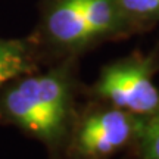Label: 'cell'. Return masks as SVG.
<instances>
[{
	"label": "cell",
	"mask_w": 159,
	"mask_h": 159,
	"mask_svg": "<svg viewBox=\"0 0 159 159\" xmlns=\"http://www.w3.org/2000/svg\"><path fill=\"white\" fill-rule=\"evenodd\" d=\"M97 91L124 112L150 115L159 106V90L146 59L131 57L109 65L100 75Z\"/></svg>",
	"instance_id": "1"
},
{
	"label": "cell",
	"mask_w": 159,
	"mask_h": 159,
	"mask_svg": "<svg viewBox=\"0 0 159 159\" xmlns=\"http://www.w3.org/2000/svg\"><path fill=\"white\" fill-rule=\"evenodd\" d=\"M133 125L130 116L121 109H111L89 116L78 134L81 152L90 156H105L128 142Z\"/></svg>",
	"instance_id": "2"
},
{
	"label": "cell",
	"mask_w": 159,
	"mask_h": 159,
	"mask_svg": "<svg viewBox=\"0 0 159 159\" xmlns=\"http://www.w3.org/2000/svg\"><path fill=\"white\" fill-rule=\"evenodd\" d=\"M6 111L24 128L43 137L53 140L62 131V125L53 118L37 96L34 78L24 80L21 84L6 94Z\"/></svg>",
	"instance_id": "3"
},
{
	"label": "cell",
	"mask_w": 159,
	"mask_h": 159,
	"mask_svg": "<svg viewBox=\"0 0 159 159\" xmlns=\"http://www.w3.org/2000/svg\"><path fill=\"white\" fill-rule=\"evenodd\" d=\"M47 30L56 41L69 46L93 37L78 0H59L49 13Z\"/></svg>",
	"instance_id": "4"
},
{
	"label": "cell",
	"mask_w": 159,
	"mask_h": 159,
	"mask_svg": "<svg viewBox=\"0 0 159 159\" xmlns=\"http://www.w3.org/2000/svg\"><path fill=\"white\" fill-rule=\"evenodd\" d=\"M37 96L49 114L63 127L68 112V87L59 74H47L34 78Z\"/></svg>",
	"instance_id": "5"
},
{
	"label": "cell",
	"mask_w": 159,
	"mask_h": 159,
	"mask_svg": "<svg viewBox=\"0 0 159 159\" xmlns=\"http://www.w3.org/2000/svg\"><path fill=\"white\" fill-rule=\"evenodd\" d=\"M78 3L93 37L112 31L122 13L118 0H78Z\"/></svg>",
	"instance_id": "6"
},
{
	"label": "cell",
	"mask_w": 159,
	"mask_h": 159,
	"mask_svg": "<svg viewBox=\"0 0 159 159\" xmlns=\"http://www.w3.org/2000/svg\"><path fill=\"white\" fill-rule=\"evenodd\" d=\"M28 61L22 43L0 39V87L18 75L28 72Z\"/></svg>",
	"instance_id": "7"
},
{
	"label": "cell",
	"mask_w": 159,
	"mask_h": 159,
	"mask_svg": "<svg viewBox=\"0 0 159 159\" xmlns=\"http://www.w3.org/2000/svg\"><path fill=\"white\" fill-rule=\"evenodd\" d=\"M139 134L143 159H159V106L140 127Z\"/></svg>",
	"instance_id": "8"
},
{
	"label": "cell",
	"mask_w": 159,
	"mask_h": 159,
	"mask_svg": "<svg viewBox=\"0 0 159 159\" xmlns=\"http://www.w3.org/2000/svg\"><path fill=\"white\" fill-rule=\"evenodd\" d=\"M122 13L134 18H159V0H118Z\"/></svg>",
	"instance_id": "9"
}]
</instances>
